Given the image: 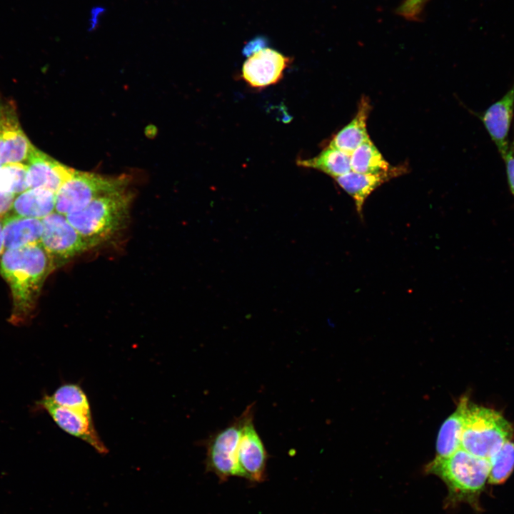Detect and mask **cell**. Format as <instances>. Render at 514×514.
<instances>
[{"instance_id":"obj_6","label":"cell","mask_w":514,"mask_h":514,"mask_svg":"<svg viewBox=\"0 0 514 514\" xmlns=\"http://www.w3.org/2000/svg\"><path fill=\"white\" fill-rule=\"evenodd\" d=\"M253 408V404L248 405L240 416L204 441L206 448V470L216 474L222 481L231 476H238V443L246 420Z\"/></svg>"},{"instance_id":"obj_14","label":"cell","mask_w":514,"mask_h":514,"mask_svg":"<svg viewBox=\"0 0 514 514\" xmlns=\"http://www.w3.org/2000/svg\"><path fill=\"white\" fill-rule=\"evenodd\" d=\"M407 171L405 165L391 166L377 173L350 172L335 178L338 184L354 200L358 213L361 216L367 198L380 186Z\"/></svg>"},{"instance_id":"obj_5","label":"cell","mask_w":514,"mask_h":514,"mask_svg":"<svg viewBox=\"0 0 514 514\" xmlns=\"http://www.w3.org/2000/svg\"><path fill=\"white\" fill-rule=\"evenodd\" d=\"M129 176H105L74 170L71 176L56 193L55 211L67 215L79 211L94 199L126 188Z\"/></svg>"},{"instance_id":"obj_3","label":"cell","mask_w":514,"mask_h":514,"mask_svg":"<svg viewBox=\"0 0 514 514\" xmlns=\"http://www.w3.org/2000/svg\"><path fill=\"white\" fill-rule=\"evenodd\" d=\"M133 194L126 188L101 196L83 209L65 215L92 248L109 240L128 218Z\"/></svg>"},{"instance_id":"obj_8","label":"cell","mask_w":514,"mask_h":514,"mask_svg":"<svg viewBox=\"0 0 514 514\" xmlns=\"http://www.w3.org/2000/svg\"><path fill=\"white\" fill-rule=\"evenodd\" d=\"M36 405L46 410L64 431L84 440L98 453H108V448L95 428L92 415L59 405L46 394L36 403Z\"/></svg>"},{"instance_id":"obj_29","label":"cell","mask_w":514,"mask_h":514,"mask_svg":"<svg viewBox=\"0 0 514 514\" xmlns=\"http://www.w3.org/2000/svg\"><path fill=\"white\" fill-rule=\"evenodd\" d=\"M2 165H3V163H1L0 162V167H1V166H2Z\"/></svg>"},{"instance_id":"obj_26","label":"cell","mask_w":514,"mask_h":514,"mask_svg":"<svg viewBox=\"0 0 514 514\" xmlns=\"http://www.w3.org/2000/svg\"><path fill=\"white\" fill-rule=\"evenodd\" d=\"M267 44L268 41L264 36H256L246 44L242 53L246 57H249L260 50L266 48Z\"/></svg>"},{"instance_id":"obj_22","label":"cell","mask_w":514,"mask_h":514,"mask_svg":"<svg viewBox=\"0 0 514 514\" xmlns=\"http://www.w3.org/2000/svg\"><path fill=\"white\" fill-rule=\"evenodd\" d=\"M489 462V483L499 484L504 482L514 469V443L507 440Z\"/></svg>"},{"instance_id":"obj_27","label":"cell","mask_w":514,"mask_h":514,"mask_svg":"<svg viewBox=\"0 0 514 514\" xmlns=\"http://www.w3.org/2000/svg\"><path fill=\"white\" fill-rule=\"evenodd\" d=\"M17 195L0 190V217H5L11 211Z\"/></svg>"},{"instance_id":"obj_21","label":"cell","mask_w":514,"mask_h":514,"mask_svg":"<svg viewBox=\"0 0 514 514\" xmlns=\"http://www.w3.org/2000/svg\"><path fill=\"white\" fill-rule=\"evenodd\" d=\"M50 397L59 405L92 415L87 395L78 383H64Z\"/></svg>"},{"instance_id":"obj_12","label":"cell","mask_w":514,"mask_h":514,"mask_svg":"<svg viewBox=\"0 0 514 514\" xmlns=\"http://www.w3.org/2000/svg\"><path fill=\"white\" fill-rule=\"evenodd\" d=\"M514 114V81L498 101L484 111L475 114L501 157L509 146V133Z\"/></svg>"},{"instance_id":"obj_17","label":"cell","mask_w":514,"mask_h":514,"mask_svg":"<svg viewBox=\"0 0 514 514\" xmlns=\"http://www.w3.org/2000/svg\"><path fill=\"white\" fill-rule=\"evenodd\" d=\"M55 193L45 188H29L16 196L9 213L41 220L55 211Z\"/></svg>"},{"instance_id":"obj_7","label":"cell","mask_w":514,"mask_h":514,"mask_svg":"<svg viewBox=\"0 0 514 514\" xmlns=\"http://www.w3.org/2000/svg\"><path fill=\"white\" fill-rule=\"evenodd\" d=\"M41 221L44 230L41 243L54 268L92 248L65 215L54 211Z\"/></svg>"},{"instance_id":"obj_25","label":"cell","mask_w":514,"mask_h":514,"mask_svg":"<svg viewBox=\"0 0 514 514\" xmlns=\"http://www.w3.org/2000/svg\"><path fill=\"white\" fill-rule=\"evenodd\" d=\"M428 0H405L399 6L398 12L405 18L413 19L422 11Z\"/></svg>"},{"instance_id":"obj_4","label":"cell","mask_w":514,"mask_h":514,"mask_svg":"<svg viewBox=\"0 0 514 514\" xmlns=\"http://www.w3.org/2000/svg\"><path fill=\"white\" fill-rule=\"evenodd\" d=\"M511 434L510 424L499 412L469 403L464 415L460 448L489 460Z\"/></svg>"},{"instance_id":"obj_24","label":"cell","mask_w":514,"mask_h":514,"mask_svg":"<svg viewBox=\"0 0 514 514\" xmlns=\"http://www.w3.org/2000/svg\"><path fill=\"white\" fill-rule=\"evenodd\" d=\"M502 158L505 163L508 188L514 198V138L510 141L508 148Z\"/></svg>"},{"instance_id":"obj_13","label":"cell","mask_w":514,"mask_h":514,"mask_svg":"<svg viewBox=\"0 0 514 514\" xmlns=\"http://www.w3.org/2000/svg\"><path fill=\"white\" fill-rule=\"evenodd\" d=\"M29 188H45L55 193L71 176L75 169L64 165L36 148L31 149L27 161Z\"/></svg>"},{"instance_id":"obj_19","label":"cell","mask_w":514,"mask_h":514,"mask_svg":"<svg viewBox=\"0 0 514 514\" xmlns=\"http://www.w3.org/2000/svg\"><path fill=\"white\" fill-rule=\"evenodd\" d=\"M297 163L303 167L317 169L334 178L351 171V155L329 146L318 156L298 160Z\"/></svg>"},{"instance_id":"obj_10","label":"cell","mask_w":514,"mask_h":514,"mask_svg":"<svg viewBox=\"0 0 514 514\" xmlns=\"http://www.w3.org/2000/svg\"><path fill=\"white\" fill-rule=\"evenodd\" d=\"M254 408L243 425L237 450L238 476L252 482L264 479L268 454L253 423Z\"/></svg>"},{"instance_id":"obj_9","label":"cell","mask_w":514,"mask_h":514,"mask_svg":"<svg viewBox=\"0 0 514 514\" xmlns=\"http://www.w3.org/2000/svg\"><path fill=\"white\" fill-rule=\"evenodd\" d=\"M33 146L21 127L14 103L0 96V162L25 163Z\"/></svg>"},{"instance_id":"obj_23","label":"cell","mask_w":514,"mask_h":514,"mask_svg":"<svg viewBox=\"0 0 514 514\" xmlns=\"http://www.w3.org/2000/svg\"><path fill=\"white\" fill-rule=\"evenodd\" d=\"M27 165L9 163L0 167V190L18 195L29 189Z\"/></svg>"},{"instance_id":"obj_1","label":"cell","mask_w":514,"mask_h":514,"mask_svg":"<svg viewBox=\"0 0 514 514\" xmlns=\"http://www.w3.org/2000/svg\"><path fill=\"white\" fill-rule=\"evenodd\" d=\"M54 269L41 243L4 251L0 257V274L11 291V323L20 325L28 321L43 284Z\"/></svg>"},{"instance_id":"obj_15","label":"cell","mask_w":514,"mask_h":514,"mask_svg":"<svg viewBox=\"0 0 514 514\" xmlns=\"http://www.w3.org/2000/svg\"><path fill=\"white\" fill-rule=\"evenodd\" d=\"M1 223L4 251L41 243L44 230L41 219L9 213Z\"/></svg>"},{"instance_id":"obj_16","label":"cell","mask_w":514,"mask_h":514,"mask_svg":"<svg viewBox=\"0 0 514 514\" xmlns=\"http://www.w3.org/2000/svg\"><path fill=\"white\" fill-rule=\"evenodd\" d=\"M371 110L369 99L362 97L353 119L333 136L328 146L351 155L360 145L370 139L366 122Z\"/></svg>"},{"instance_id":"obj_11","label":"cell","mask_w":514,"mask_h":514,"mask_svg":"<svg viewBox=\"0 0 514 514\" xmlns=\"http://www.w3.org/2000/svg\"><path fill=\"white\" fill-rule=\"evenodd\" d=\"M291 62V58L266 47L248 57L242 77L250 86L263 89L278 83Z\"/></svg>"},{"instance_id":"obj_28","label":"cell","mask_w":514,"mask_h":514,"mask_svg":"<svg viewBox=\"0 0 514 514\" xmlns=\"http://www.w3.org/2000/svg\"><path fill=\"white\" fill-rule=\"evenodd\" d=\"M4 251V241H3V233H2V223L0 221V255Z\"/></svg>"},{"instance_id":"obj_2","label":"cell","mask_w":514,"mask_h":514,"mask_svg":"<svg viewBox=\"0 0 514 514\" xmlns=\"http://www.w3.org/2000/svg\"><path fill=\"white\" fill-rule=\"evenodd\" d=\"M425 470L440 478L447 486L446 507L460 502L475 504L488 480L490 462L460 448L447 458L435 457Z\"/></svg>"},{"instance_id":"obj_20","label":"cell","mask_w":514,"mask_h":514,"mask_svg":"<svg viewBox=\"0 0 514 514\" xmlns=\"http://www.w3.org/2000/svg\"><path fill=\"white\" fill-rule=\"evenodd\" d=\"M392 166L383 158L371 139L360 145L351 154V171L360 173H377Z\"/></svg>"},{"instance_id":"obj_18","label":"cell","mask_w":514,"mask_h":514,"mask_svg":"<svg viewBox=\"0 0 514 514\" xmlns=\"http://www.w3.org/2000/svg\"><path fill=\"white\" fill-rule=\"evenodd\" d=\"M468 404V398L462 397L455 410L440 426L436 440L435 457L447 458L460 448L464 415Z\"/></svg>"}]
</instances>
